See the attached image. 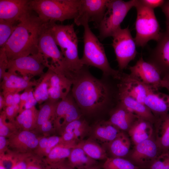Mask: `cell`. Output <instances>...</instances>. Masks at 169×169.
Masks as SVG:
<instances>
[{"label": "cell", "instance_id": "6da1fadb", "mask_svg": "<svg viewBox=\"0 0 169 169\" xmlns=\"http://www.w3.org/2000/svg\"><path fill=\"white\" fill-rule=\"evenodd\" d=\"M84 67L72 80L71 94L80 110L84 113L92 114L118 103V87L114 89L110 84L95 78Z\"/></svg>", "mask_w": 169, "mask_h": 169}, {"label": "cell", "instance_id": "7a4b0ae2", "mask_svg": "<svg viewBox=\"0 0 169 169\" xmlns=\"http://www.w3.org/2000/svg\"><path fill=\"white\" fill-rule=\"evenodd\" d=\"M33 11L21 18L2 47L8 61L38 53V40L44 23L37 15L33 14Z\"/></svg>", "mask_w": 169, "mask_h": 169}, {"label": "cell", "instance_id": "3957f363", "mask_svg": "<svg viewBox=\"0 0 169 169\" xmlns=\"http://www.w3.org/2000/svg\"><path fill=\"white\" fill-rule=\"evenodd\" d=\"M52 32L64 59V74L72 80L83 68L78 53V38L73 24H59L51 21Z\"/></svg>", "mask_w": 169, "mask_h": 169}, {"label": "cell", "instance_id": "277c9868", "mask_svg": "<svg viewBox=\"0 0 169 169\" xmlns=\"http://www.w3.org/2000/svg\"><path fill=\"white\" fill-rule=\"evenodd\" d=\"M84 50L80 59L82 65L98 68L106 77L119 80L122 71L111 68L106 56L104 48L98 38L91 31L88 23L83 26Z\"/></svg>", "mask_w": 169, "mask_h": 169}, {"label": "cell", "instance_id": "5b68a950", "mask_svg": "<svg viewBox=\"0 0 169 169\" xmlns=\"http://www.w3.org/2000/svg\"><path fill=\"white\" fill-rule=\"evenodd\" d=\"M79 2L80 0H30L29 4L31 10L45 23L74 19Z\"/></svg>", "mask_w": 169, "mask_h": 169}, {"label": "cell", "instance_id": "8992f818", "mask_svg": "<svg viewBox=\"0 0 169 169\" xmlns=\"http://www.w3.org/2000/svg\"><path fill=\"white\" fill-rule=\"evenodd\" d=\"M135 7L137 11L134 38L136 46L143 47L151 40L158 41L163 33L154 9L143 5L140 0H137Z\"/></svg>", "mask_w": 169, "mask_h": 169}, {"label": "cell", "instance_id": "52a82bcc", "mask_svg": "<svg viewBox=\"0 0 169 169\" xmlns=\"http://www.w3.org/2000/svg\"><path fill=\"white\" fill-rule=\"evenodd\" d=\"M137 0L125 1L109 0L104 17L97 26L101 40L112 37L118 29L129 10L136 5Z\"/></svg>", "mask_w": 169, "mask_h": 169}, {"label": "cell", "instance_id": "ba28073f", "mask_svg": "<svg viewBox=\"0 0 169 169\" xmlns=\"http://www.w3.org/2000/svg\"><path fill=\"white\" fill-rule=\"evenodd\" d=\"M112 46L120 71L125 69L129 63L136 57L137 54L134 38L127 27L120 28L114 34Z\"/></svg>", "mask_w": 169, "mask_h": 169}, {"label": "cell", "instance_id": "9c48e42d", "mask_svg": "<svg viewBox=\"0 0 169 169\" xmlns=\"http://www.w3.org/2000/svg\"><path fill=\"white\" fill-rule=\"evenodd\" d=\"M38 46V52L43 55L49 64L48 59H51L50 66L63 74L64 58L54 37L51 21L44 23L40 33Z\"/></svg>", "mask_w": 169, "mask_h": 169}, {"label": "cell", "instance_id": "30bf717a", "mask_svg": "<svg viewBox=\"0 0 169 169\" xmlns=\"http://www.w3.org/2000/svg\"><path fill=\"white\" fill-rule=\"evenodd\" d=\"M49 65L39 53L19 58L8 61V71L16 74L19 73L23 76L43 75L44 68Z\"/></svg>", "mask_w": 169, "mask_h": 169}, {"label": "cell", "instance_id": "8fae6325", "mask_svg": "<svg viewBox=\"0 0 169 169\" xmlns=\"http://www.w3.org/2000/svg\"><path fill=\"white\" fill-rule=\"evenodd\" d=\"M109 0H80L77 16L74 19L77 26L94 22L98 25L105 14Z\"/></svg>", "mask_w": 169, "mask_h": 169}, {"label": "cell", "instance_id": "7c38bea8", "mask_svg": "<svg viewBox=\"0 0 169 169\" xmlns=\"http://www.w3.org/2000/svg\"><path fill=\"white\" fill-rule=\"evenodd\" d=\"M130 75L143 84L156 90L161 88L162 77L152 64L141 57L136 64L129 68Z\"/></svg>", "mask_w": 169, "mask_h": 169}, {"label": "cell", "instance_id": "4fadbf2b", "mask_svg": "<svg viewBox=\"0 0 169 169\" xmlns=\"http://www.w3.org/2000/svg\"><path fill=\"white\" fill-rule=\"evenodd\" d=\"M79 110L71 93L59 101L53 119L55 129L62 131L69 123L81 118Z\"/></svg>", "mask_w": 169, "mask_h": 169}, {"label": "cell", "instance_id": "5bb4252c", "mask_svg": "<svg viewBox=\"0 0 169 169\" xmlns=\"http://www.w3.org/2000/svg\"><path fill=\"white\" fill-rule=\"evenodd\" d=\"M157 42L146 61L156 68L162 78L169 76V27L166 26L165 31Z\"/></svg>", "mask_w": 169, "mask_h": 169}, {"label": "cell", "instance_id": "9a60e30c", "mask_svg": "<svg viewBox=\"0 0 169 169\" xmlns=\"http://www.w3.org/2000/svg\"><path fill=\"white\" fill-rule=\"evenodd\" d=\"M43 75L47 79L48 85L49 99L59 101L69 94L72 82L61 73L52 67L48 68Z\"/></svg>", "mask_w": 169, "mask_h": 169}, {"label": "cell", "instance_id": "2e32d148", "mask_svg": "<svg viewBox=\"0 0 169 169\" xmlns=\"http://www.w3.org/2000/svg\"><path fill=\"white\" fill-rule=\"evenodd\" d=\"M28 0H0V19L18 24L32 11Z\"/></svg>", "mask_w": 169, "mask_h": 169}, {"label": "cell", "instance_id": "e0dca14e", "mask_svg": "<svg viewBox=\"0 0 169 169\" xmlns=\"http://www.w3.org/2000/svg\"><path fill=\"white\" fill-rule=\"evenodd\" d=\"M40 138L34 131H18L8 138V149L20 153L33 152Z\"/></svg>", "mask_w": 169, "mask_h": 169}, {"label": "cell", "instance_id": "ac0fdd59", "mask_svg": "<svg viewBox=\"0 0 169 169\" xmlns=\"http://www.w3.org/2000/svg\"><path fill=\"white\" fill-rule=\"evenodd\" d=\"M118 81L117 86L119 90L144 104L145 99L151 87L140 82L130 74L123 72Z\"/></svg>", "mask_w": 169, "mask_h": 169}, {"label": "cell", "instance_id": "d6986e66", "mask_svg": "<svg viewBox=\"0 0 169 169\" xmlns=\"http://www.w3.org/2000/svg\"><path fill=\"white\" fill-rule=\"evenodd\" d=\"M131 158L137 164H151L161 152L156 142L151 138L135 145Z\"/></svg>", "mask_w": 169, "mask_h": 169}, {"label": "cell", "instance_id": "ffe728a7", "mask_svg": "<svg viewBox=\"0 0 169 169\" xmlns=\"http://www.w3.org/2000/svg\"><path fill=\"white\" fill-rule=\"evenodd\" d=\"M144 104L158 119L168 114L169 111V95L150 88L145 99Z\"/></svg>", "mask_w": 169, "mask_h": 169}, {"label": "cell", "instance_id": "44dd1931", "mask_svg": "<svg viewBox=\"0 0 169 169\" xmlns=\"http://www.w3.org/2000/svg\"><path fill=\"white\" fill-rule=\"evenodd\" d=\"M138 118L137 115L119 101L111 110L108 121L120 130L128 131Z\"/></svg>", "mask_w": 169, "mask_h": 169}, {"label": "cell", "instance_id": "7402d4cb", "mask_svg": "<svg viewBox=\"0 0 169 169\" xmlns=\"http://www.w3.org/2000/svg\"><path fill=\"white\" fill-rule=\"evenodd\" d=\"M118 90L119 101L131 110L139 118L146 120L151 123H155L157 119L149 109L125 93Z\"/></svg>", "mask_w": 169, "mask_h": 169}, {"label": "cell", "instance_id": "603a6c76", "mask_svg": "<svg viewBox=\"0 0 169 169\" xmlns=\"http://www.w3.org/2000/svg\"><path fill=\"white\" fill-rule=\"evenodd\" d=\"M120 131L108 120L102 121L96 123L92 129V139L106 145L113 140Z\"/></svg>", "mask_w": 169, "mask_h": 169}, {"label": "cell", "instance_id": "cb8c5ba5", "mask_svg": "<svg viewBox=\"0 0 169 169\" xmlns=\"http://www.w3.org/2000/svg\"><path fill=\"white\" fill-rule=\"evenodd\" d=\"M77 143L75 141L60 143L44 158L45 161L52 167L65 161L69 156L72 149Z\"/></svg>", "mask_w": 169, "mask_h": 169}, {"label": "cell", "instance_id": "d4e9b609", "mask_svg": "<svg viewBox=\"0 0 169 169\" xmlns=\"http://www.w3.org/2000/svg\"><path fill=\"white\" fill-rule=\"evenodd\" d=\"M149 121L138 119L128 130V133L135 145L151 138L153 130Z\"/></svg>", "mask_w": 169, "mask_h": 169}, {"label": "cell", "instance_id": "484cf974", "mask_svg": "<svg viewBox=\"0 0 169 169\" xmlns=\"http://www.w3.org/2000/svg\"><path fill=\"white\" fill-rule=\"evenodd\" d=\"M8 72V77L7 80L4 82L0 83L3 94L7 93L13 94L18 93L28 88L32 87L38 84L36 81H27L23 77L18 76L17 74Z\"/></svg>", "mask_w": 169, "mask_h": 169}, {"label": "cell", "instance_id": "4316f807", "mask_svg": "<svg viewBox=\"0 0 169 169\" xmlns=\"http://www.w3.org/2000/svg\"><path fill=\"white\" fill-rule=\"evenodd\" d=\"M38 110L35 106L28 109H23L17 116L13 122L18 131H34Z\"/></svg>", "mask_w": 169, "mask_h": 169}, {"label": "cell", "instance_id": "83f0119b", "mask_svg": "<svg viewBox=\"0 0 169 169\" xmlns=\"http://www.w3.org/2000/svg\"><path fill=\"white\" fill-rule=\"evenodd\" d=\"M156 140L161 152L169 150V114L158 119L156 122Z\"/></svg>", "mask_w": 169, "mask_h": 169}, {"label": "cell", "instance_id": "f1b7e54d", "mask_svg": "<svg viewBox=\"0 0 169 169\" xmlns=\"http://www.w3.org/2000/svg\"><path fill=\"white\" fill-rule=\"evenodd\" d=\"M67 159L68 164L73 169H84L97 164L96 160L90 158L76 145L72 149Z\"/></svg>", "mask_w": 169, "mask_h": 169}, {"label": "cell", "instance_id": "f546056e", "mask_svg": "<svg viewBox=\"0 0 169 169\" xmlns=\"http://www.w3.org/2000/svg\"><path fill=\"white\" fill-rule=\"evenodd\" d=\"M106 146L113 157L122 158L128 153L131 142L127 136L120 131L117 136Z\"/></svg>", "mask_w": 169, "mask_h": 169}, {"label": "cell", "instance_id": "4dcf8cb0", "mask_svg": "<svg viewBox=\"0 0 169 169\" xmlns=\"http://www.w3.org/2000/svg\"><path fill=\"white\" fill-rule=\"evenodd\" d=\"M76 146L81 148L89 156L95 160H106L108 158L105 149L92 138L82 140L77 143Z\"/></svg>", "mask_w": 169, "mask_h": 169}, {"label": "cell", "instance_id": "1f68e13d", "mask_svg": "<svg viewBox=\"0 0 169 169\" xmlns=\"http://www.w3.org/2000/svg\"><path fill=\"white\" fill-rule=\"evenodd\" d=\"M90 129L87 122L81 118L69 123L64 128L61 132H73L76 140L78 142L83 140Z\"/></svg>", "mask_w": 169, "mask_h": 169}, {"label": "cell", "instance_id": "d6a6232c", "mask_svg": "<svg viewBox=\"0 0 169 169\" xmlns=\"http://www.w3.org/2000/svg\"><path fill=\"white\" fill-rule=\"evenodd\" d=\"M59 102L49 99L41 105L38 113L35 129L36 131L45 122L50 120H53L56 106Z\"/></svg>", "mask_w": 169, "mask_h": 169}, {"label": "cell", "instance_id": "836d02e7", "mask_svg": "<svg viewBox=\"0 0 169 169\" xmlns=\"http://www.w3.org/2000/svg\"><path fill=\"white\" fill-rule=\"evenodd\" d=\"M7 152L10 163V169H27L28 159L31 152L18 153L9 149Z\"/></svg>", "mask_w": 169, "mask_h": 169}, {"label": "cell", "instance_id": "e575fe53", "mask_svg": "<svg viewBox=\"0 0 169 169\" xmlns=\"http://www.w3.org/2000/svg\"><path fill=\"white\" fill-rule=\"evenodd\" d=\"M103 169H138L129 161L120 157H108L102 166Z\"/></svg>", "mask_w": 169, "mask_h": 169}, {"label": "cell", "instance_id": "d590c367", "mask_svg": "<svg viewBox=\"0 0 169 169\" xmlns=\"http://www.w3.org/2000/svg\"><path fill=\"white\" fill-rule=\"evenodd\" d=\"M18 24L0 19V48L4 46L14 31Z\"/></svg>", "mask_w": 169, "mask_h": 169}, {"label": "cell", "instance_id": "8d00e7d4", "mask_svg": "<svg viewBox=\"0 0 169 169\" xmlns=\"http://www.w3.org/2000/svg\"><path fill=\"white\" fill-rule=\"evenodd\" d=\"M41 81L37 84L33 91L34 97L39 104L49 99L48 85L47 79L43 74Z\"/></svg>", "mask_w": 169, "mask_h": 169}, {"label": "cell", "instance_id": "74e56055", "mask_svg": "<svg viewBox=\"0 0 169 169\" xmlns=\"http://www.w3.org/2000/svg\"><path fill=\"white\" fill-rule=\"evenodd\" d=\"M7 117L4 110L0 112V136L8 138L18 130L13 123L6 121Z\"/></svg>", "mask_w": 169, "mask_h": 169}, {"label": "cell", "instance_id": "f35d334b", "mask_svg": "<svg viewBox=\"0 0 169 169\" xmlns=\"http://www.w3.org/2000/svg\"><path fill=\"white\" fill-rule=\"evenodd\" d=\"M27 169H52L45 161L44 158L41 157L33 152L29 156L27 161Z\"/></svg>", "mask_w": 169, "mask_h": 169}, {"label": "cell", "instance_id": "ab89813d", "mask_svg": "<svg viewBox=\"0 0 169 169\" xmlns=\"http://www.w3.org/2000/svg\"><path fill=\"white\" fill-rule=\"evenodd\" d=\"M150 169H169V150L160 153L151 165Z\"/></svg>", "mask_w": 169, "mask_h": 169}, {"label": "cell", "instance_id": "60d3db41", "mask_svg": "<svg viewBox=\"0 0 169 169\" xmlns=\"http://www.w3.org/2000/svg\"><path fill=\"white\" fill-rule=\"evenodd\" d=\"M3 109L8 121L13 123L15 118L18 115L17 114L19 113V105H13L6 106Z\"/></svg>", "mask_w": 169, "mask_h": 169}, {"label": "cell", "instance_id": "b9f144b4", "mask_svg": "<svg viewBox=\"0 0 169 169\" xmlns=\"http://www.w3.org/2000/svg\"><path fill=\"white\" fill-rule=\"evenodd\" d=\"M62 141L61 136H53L48 137V146L44 152L43 157H46L55 146Z\"/></svg>", "mask_w": 169, "mask_h": 169}, {"label": "cell", "instance_id": "7bdbcfd3", "mask_svg": "<svg viewBox=\"0 0 169 169\" xmlns=\"http://www.w3.org/2000/svg\"><path fill=\"white\" fill-rule=\"evenodd\" d=\"M8 60L4 49H0V80L1 81L3 76L8 69Z\"/></svg>", "mask_w": 169, "mask_h": 169}, {"label": "cell", "instance_id": "ee69618b", "mask_svg": "<svg viewBox=\"0 0 169 169\" xmlns=\"http://www.w3.org/2000/svg\"><path fill=\"white\" fill-rule=\"evenodd\" d=\"M48 144V137L45 136L41 137L38 145L33 152L37 155L43 157V154Z\"/></svg>", "mask_w": 169, "mask_h": 169}, {"label": "cell", "instance_id": "f6af8a7d", "mask_svg": "<svg viewBox=\"0 0 169 169\" xmlns=\"http://www.w3.org/2000/svg\"><path fill=\"white\" fill-rule=\"evenodd\" d=\"M54 129L53 120H50L44 123L37 131L44 135H47L52 132Z\"/></svg>", "mask_w": 169, "mask_h": 169}, {"label": "cell", "instance_id": "bcb514c9", "mask_svg": "<svg viewBox=\"0 0 169 169\" xmlns=\"http://www.w3.org/2000/svg\"><path fill=\"white\" fill-rule=\"evenodd\" d=\"M163 0H141L140 2L146 6L153 9L156 8L161 7L165 2Z\"/></svg>", "mask_w": 169, "mask_h": 169}, {"label": "cell", "instance_id": "7dc6e473", "mask_svg": "<svg viewBox=\"0 0 169 169\" xmlns=\"http://www.w3.org/2000/svg\"><path fill=\"white\" fill-rule=\"evenodd\" d=\"M32 88V87H30L26 89L20 95V101L19 104V113L24 109V105L28 99L29 92Z\"/></svg>", "mask_w": 169, "mask_h": 169}, {"label": "cell", "instance_id": "c3c4849f", "mask_svg": "<svg viewBox=\"0 0 169 169\" xmlns=\"http://www.w3.org/2000/svg\"><path fill=\"white\" fill-rule=\"evenodd\" d=\"M8 138L0 136V155L4 154L8 150Z\"/></svg>", "mask_w": 169, "mask_h": 169}, {"label": "cell", "instance_id": "681fc988", "mask_svg": "<svg viewBox=\"0 0 169 169\" xmlns=\"http://www.w3.org/2000/svg\"><path fill=\"white\" fill-rule=\"evenodd\" d=\"M161 8L166 18V26L169 27V0L165 1Z\"/></svg>", "mask_w": 169, "mask_h": 169}, {"label": "cell", "instance_id": "f907efd6", "mask_svg": "<svg viewBox=\"0 0 169 169\" xmlns=\"http://www.w3.org/2000/svg\"><path fill=\"white\" fill-rule=\"evenodd\" d=\"M61 136L63 141L64 142H69L73 141L77 142L76 140L74 135L73 132H61Z\"/></svg>", "mask_w": 169, "mask_h": 169}, {"label": "cell", "instance_id": "816d5d0a", "mask_svg": "<svg viewBox=\"0 0 169 169\" xmlns=\"http://www.w3.org/2000/svg\"><path fill=\"white\" fill-rule=\"evenodd\" d=\"M13 94L10 93L2 94L4 99L5 107L13 105Z\"/></svg>", "mask_w": 169, "mask_h": 169}, {"label": "cell", "instance_id": "f5cc1de1", "mask_svg": "<svg viewBox=\"0 0 169 169\" xmlns=\"http://www.w3.org/2000/svg\"><path fill=\"white\" fill-rule=\"evenodd\" d=\"M51 167L52 169H73L69 165L67 161H65Z\"/></svg>", "mask_w": 169, "mask_h": 169}, {"label": "cell", "instance_id": "db71d44e", "mask_svg": "<svg viewBox=\"0 0 169 169\" xmlns=\"http://www.w3.org/2000/svg\"><path fill=\"white\" fill-rule=\"evenodd\" d=\"M161 87L166 89L169 93V76H166L162 78Z\"/></svg>", "mask_w": 169, "mask_h": 169}, {"label": "cell", "instance_id": "11a10c76", "mask_svg": "<svg viewBox=\"0 0 169 169\" xmlns=\"http://www.w3.org/2000/svg\"><path fill=\"white\" fill-rule=\"evenodd\" d=\"M20 101V95L18 93H15L13 95V105H19Z\"/></svg>", "mask_w": 169, "mask_h": 169}, {"label": "cell", "instance_id": "9f6ffc18", "mask_svg": "<svg viewBox=\"0 0 169 169\" xmlns=\"http://www.w3.org/2000/svg\"><path fill=\"white\" fill-rule=\"evenodd\" d=\"M5 107V103L4 98L2 93L0 94V110L1 111L2 109Z\"/></svg>", "mask_w": 169, "mask_h": 169}, {"label": "cell", "instance_id": "6f0895ef", "mask_svg": "<svg viewBox=\"0 0 169 169\" xmlns=\"http://www.w3.org/2000/svg\"><path fill=\"white\" fill-rule=\"evenodd\" d=\"M84 169H101V167L98 164Z\"/></svg>", "mask_w": 169, "mask_h": 169}]
</instances>
